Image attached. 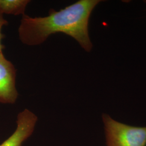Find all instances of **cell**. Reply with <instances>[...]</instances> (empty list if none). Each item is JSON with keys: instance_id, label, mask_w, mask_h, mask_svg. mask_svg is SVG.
<instances>
[{"instance_id": "cell-2", "label": "cell", "mask_w": 146, "mask_h": 146, "mask_svg": "<svg viewBox=\"0 0 146 146\" xmlns=\"http://www.w3.org/2000/svg\"><path fill=\"white\" fill-rule=\"evenodd\" d=\"M106 146H146V127L128 125L103 114Z\"/></svg>"}, {"instance_id": "cell-3", "label": "cell", "mask_w": 146, "mask_h": 146, "mask_svg": "<svg viewBox=\"0 0 146 146\" xmlns=\"http://www.w3.org/2000/svg\"><path fill=\"white\" fill-rule=\"evenodd\" d=\"M16 69L11 62L0 54V104H14L19 93L16 86Z\"/></svg>"}, {"instance_id": "cell-4", "label": "cell", "mask_w": 146, "mask_h": 146, "mask_svg": "<svg viewBox=\"0 0 146 146\" xmlns=\"http://www.w3.org/2000/svg\"><path fill=\"white\" fill-rule=\"evenodd\" d=\"M37 120V116L30 110H22L17 115L15 131L0 146H22L33 133Z\"/></svg>"}, {"instance_id": "cell-1", "label": "cell", "mask_w": 146, "mask_h": 146, "mask_svg": "<svg viewBox=\"0 0 146 146\" xmlns=\"http://www.w3.org/2000/svg\"><path fill=\"white\" fill-rule=\"evenodd\" d=\"M101 0H79L60 11L50 9L44 17L22 15L18 29L21 42L29 46H38L51 35L63 33L73 37L86 52L93 44L89 35L90 15Z\"/></svg>"}, {"instance_id": "cell-6", "label": "cell", "mask_w": 146, "mask_h": 146, "mask_svg": "<svg viewBox=\"0 0 146 146\" xmlns=\"http://www.w3.org/2000/svg\"><path fill=\"white\" fill-rule=\"evenodd\" d=\"M8 23V21L5 20L3 17V15L0 13V54L3 53V50L4 49V45L2 44V41L4 37V35L2 34V28L4 26L7 25Z\"/></svg>"}, {"instance_id": "cell-5", "label": "cell", "mask_w": 146, "mask_h": 146, "mask_svg": "<svg viewBox=\"0 0 146 146\" xmlns=\"http://www.w3.org/2000/svg\"><path fill=\"white\" fill-rule=\"evenodd\" d=\"M29 0H0V13L13 15H24Z\"/></svg>"}]
</instances>
